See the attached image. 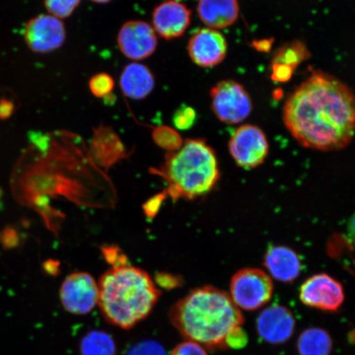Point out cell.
<instances>
[{"instance_id":"6da1fadb","label":"cell","mask_w":355,"mask_h":355,"mask_svg":"<svg viewBox=\"0 0 355 355\" xmlns=\"http://www.w3.org/2000/svg\"><path fill=\"white\" fill-rule=\"evenodd\" d=\"M283 121L306 148L343 149L355 135V94L333 75L313 71L287 97Z\"/></svg>"},{"instance_id":"7a4b0ae2","label":"cell","mask_w":355,"mask_h":355,"mask_svg":"<svg viewBox=\"0 0 355 355\" xmlns=\"http://www.w3.org/2000/svg\"><path fill=\"white\" fill-rule=\"evenodd\" d=\"M171 321L185 340L208 349H225V340L243 317L227 293L213 286L198 288L173 306Z\"/></svg>"},{"instance_id":"3957f363","label":"cell","mask_w":355,"mask_h":355,"mask_svg":"<svg viewBox=\"0 0 355 355\" xmlns=\"http://www.w3.org/2000/svg\"><path fill=\"white\" fill-rule=\"evenodd\" d=\"M98 287L105 320L124 330L144 320L161 295L145 270L128 264L112 266L102 275Z\"/></svg>"},{"instance_id":"277c9868","label":"cell","mask_w":355,"mask_h":355,"mask_svg":"<svg viewBox=\"0 0 355 355\" xmlns=\"http://www.w3.org/2000/svg\"><path fill=\"white\" fill-rule=\"evenodd\" d=\"M162 173L173 198L203 196L220 179L215 150L202 139L186 140L180 148L168 153Z\"/></svg>"},{"instance_id":"5b68a950","label":"cell","mask_w":355,"mask_h":355,"mask_svg":"<svg viewBox=\"0 0 355 355\" xmlns=\"http://www.w3.org/2000/svg\"><path fill=\"white\" fill-rule=\"evenodd\" d=\"M274 291L272 277L259 268H243L235 273L230 282V298L239 309L254 311L272 300Z\"/></svg>"},{"instance_id":"8992f818","label":"cell","mask_w":355,"mask_h":355,"mask_svg":"<svg viewBox=\"0 0 355 355\" xmlns=\"http://www.w3.org/2000/svg\"><path fill=\"white\" fill-rule=\"evenodd\" d=\"M211 107L220 121L226 124L241 123L250 116L252 101L250 93L234 80H223L211 89Z\"/></svg>"},{"instance_id":"52a82bcc","label":"cell","mask_w":355,"mask_h":355,"mask_svg":"<svg viewBox=\"0 0 355 355\" xmlns=\"http://www.w3.org/2000/svg\"><path fill=\"white\" fill-rule=\"evenodd\" d=\"M230 155L239 166L254 168L265 162L269 153L268 137L254 124H244L234 131L229 141Z\"/></svg>"},{"instance_id":"ba28073f","label":"cell","mask_w":355,"mask_h":355,"mask_svg":"<svg viewBox=\"0 0 355 355\" xmlns=\"http://www.w3.org/2000/svg\"><path fill=\"white\" fill-rule=\"evenodd\" d=\"M60 299L67 312L73 315H86L98 304V284L90 274H71L62 283Z\"/></svg>"},{"instance_id":"9c48e42d","label":"cell","mask_w":355,"mask_h":355,"mask_svg":"<svg viewBox=\"0 0 355 355\" xmlns=\"http://www.w3.org/2000/svg\"><path fill=\"white\" fill-rule=\"evenodd\" d=\"M300 299L308 307L336 312L345 300L343 285L325 273L313 275L300 288Z\"/></svg>"},{"instance_id":"30bf717a","label":"cell","mask_w":355,"mask_h":355,"mask_svg":"<svg viewBox=\"0 0 355 355\" xmlns=\"http://www.w3.org/2000/svg\"><path fill=\"white\" fill-rule=\"evenodd\" d=\"M24 37L31 51L37 54H47L63 46L66 29L62 19L51 15H41L26 24Z\"/></svg>"},{"instance_id":"8fae6325","label":"cell","mask_w":355,"mask_h":355,"mask_svg":"<svg viewBox=\"0 0 355 355\" xmlns=\"http://www.w3.org/2000/svg\"><path fill=\"white\" fill-rule=\"evenodd\" d=\"M117 43L124 56L139 62L148 59L157 51V34L148 22L128 21L119 31Z\"/></svg>"},{"instance_id":"7c38bea8","label":"cell","mask_w":355,"mask_h":355,"mask_svg":"<svg viewBox=\"0 0 355 355\" xmlns=\"http://www.w3.org/2000/svg\"><path fill=\"white\" fill-rule=\"evenodd\" d=\"M227 52V41L219 30L209 28L199 29L191 35L188 43L191 60L204 69L220 64Z\"/></svg>"},{"instance_id":"4fadbf2b","label":"cell","mask_w":355,"mask_h":355,"mask_svg":"<svg viewBox=\"0 0 355 355\" xmlns=\"http://www.w3.org/2000/svg\"><path fill=\"white\" fill-rule=\"evenodd\" d=\"M153 28L159 37L170 41L182 37L192 21V11L178 0H167L154 8Z\"/></svg>"},{"instance_id":"5bb4252c","label":"cell","mask_w":355,"mask_h":355,"mask_svg":"<svg viewBox=\"0 0 355 355\" xmlns=\"http://www.w3.org/2000/svg\"><path fill=\"white\" fill-rule=\"evenodd\" d=\"M291 311L282 305H272L261 311L257 319V330L266 343L279 345L291 338L295 329Z\"/></svg>"},{"instance_id":"9a60e30c","label":"cell","mask_w":355,"mask_h":355,"mask_svg":"<svg viewBox=\"0 0 355 355\" xmlns=\"http://www.w3.org/2000/svg\"><path fill=\"white\" fill-rule=\"evenodd\" d=\"M197 12L207 28L220 30L237 21L241 8L238 0H198Z\"/></svg>"},{"instance_id":"2e32d148","label":"cell","mask_w":355,"mask_h":355,"mask_svg":"<svg viewBox=\"0 0 355 355\" xmlns=\"http://www.w3.org/2000/svg\"><path fill=\"white\" fill-rule=\"evenodd\" d=\"M264 266L270 277L284 283L294 282L302 270L298 254L286 246L270 248L264 256Z\"/></svg>"},{"instance_id":"e0dca14e","label":"cell","mask_w":355,"mask_h":355,"mask_svg":"<svg viewBox=\"0 0 355 355\" xmlns=\"http://www.w3.org/2000/svg\"><path fill=\"white\" fill-rule=\"evenodd\" d=\"M123 94L132 100H144L154 90V74L148 66L133 62L124 67L119 78Z\"/></svg>"},{"instance_id":"ac0fdd59","label":"cell","mask_w":355,"mask_h":355,"mask_svg":"<svg viewBox=\"0 0 355 355\" xmlns=\"http://www.w3.org/2000/svg\"><path fill=\"white\" fill-rule=\"evenodd\" d=\"M297 348L300 355H330L333 343L327 331L321 328H309L301 333Z\"/></svg>"},{"instance_id":"d6986e66","label":"cell","mask_w":355,"mask_h":355,"mask_svg":"<svg viewBox=\"0 0 355 355\" xmlns=\"http://www.w3.org/2000/svg\"><path fill=\"white\" fill-rule=\"evenodd\" d=\"M82 355H115L116 346L107 333L92 331L83 337L80 344Z\"/></svg>"},{"instance_id":"ffe728a7","label":"cell","mask_w":355,"mask_h":355,"mask_svg":"<svg viewBox=\"0 0 355 355\" xmlns=\"http://www.w3.org/2000/svg\"><path fill=\"white\" fill-rule=\"evenodd\" d=\"M309 51L304 44L296 41L284 46L276 53L272 66L282 67L294 73L302 62L309 58Z\"/></svg>"},{"instance_id":"44dd1931","label":"cell","mask_w":355,"mask_h":355,"mask_svg":"<svg viewBox=\"0 0 355 355\" xmlns=\"http://www.w3.org/2000/svg\"><path fill=\"white\" fill-rule=\"evenodd\" d=\"M114 86V78L106 73L95 74L88 83L92 94L96 98L103 99L105 101H112L114 99L113 95Z\"/></svg>"},{"instance_id":"7402d4cb","label":"cell","mask_w":355,"mask_h":355,"mask_svg":"<svg viewBox=\"0 0 355 355\" xmlns=\"http://www.w3.org/2000/svg\"><path fill=\"white\" fill-rule=\"evenodd\" d=\"M81 1L82 0H44V3L51 15L64 19L73 15Z\"/></svg>"},{"instance_id":"603a6c76","label":"cell","mask_w":355,"mask_h":355,"mask_svg":"<svg viewBox=\"0 0 355 355\" xmlns=\"http://www.w3.org/2000/svg\"><path fill=\"white\" fill-rule=\"evenodd\" d=\"M153 139L159 146L171 152L180 148L182 146L181 137L176 131L168 126L155 128Z\"/></svg>"},{"instance_id":"cb8c5ba5","label":"cell","mask_w":355,"mask_h":355,"mask_svg":"<svg viewBox=\"0 0 355 355\" xmlns=\"http://www.w3.org/2000/svg\"><path fill=\"white\" fill-rule=\"evenodd\" d=\"M197 112L192 106L183 105L175 110L173 115V123L180 130H188L197 121Z\"/></svg>"},{"instance_id":"d4e9b609","label":"cell","mask_w":355,"mask_h":355,"mask_svg":"<svg viewBox=\"0 0 355 355\" xmlns=\"http://www.w3.org/2000/svg\"><path fill=\"white\" fill-rule=\"evenodd\" d=\"M248 343V337L245 331L241 327L234 328L230 333L225 340L226 348L230 349H243L245 347Z\"/></svg>"},{"instance_id":"484cf974","label":"cell","mask_w":355,"mask_h":355,"mask_svg":"<svg viewBox=\"0 0 355 355\" xmlns=\"http://www.w3.org/2000/svg\"><path fill=\"white\" fill-rule=\"evenodd\" d=\"M171 355H207L205 348L193 341L185 340L173 349Z\"/></svg>"},{"instance_id":"4316f807","label":"cell","mask_w":355,"mask_h":355,"mask_svg":"<svg viewBox=\"0 0 355 355\" xmlns=\"http://www.w3.org/2000/svg\"><path fill=\"white\" fill-rule=\"evenodd\" d=\"M128 355H166L161 345L155 343H145L132 348Z\"/></svg>"},{"instance_id":"83f0119b","label":"cell","mask_w":355,"mask_h":355,"mask_svg":"<svg viewBox=\"0 0 355 355\" xmlns=\"http://www.w3.org/2000/svg\"><path fill=\"white\" fill-rule=\"evenodd\" d=\"M103 252L105 259H107L110 263H112L113 266H115V261H117V266L127 264L125 263V257L121 256V254H119V251L114 250L113 247L105 248Z\"/></svg>"},{"instance_id":"f1b7e54d","label":"cell","mask_w":355,"mask_h":355,"mask_svg":"<svg viewBox=\"0 0 355 355\" xmlns=\"http://www.w3.org/2000/svg\"><path fill=\"white\" fill-rule=\"evenodd\" d=\"M17 241V235L12 230H8L7 232L3 233V243L6 244L7 247L15 246Z\"/></svg>"},{"instance_id":"f546056e","label":"cell","mask_w":355,"mask_h":355,"mask_svg":"<svg viewBox=\"0 0 355 355\" xmlns=\"http://www.w3.org/2000/svg\"><path fill=\"white\" fill-rule=\"evenodd\" d=\"M347 230L350 241H352L355 246V213L352 217H350L348 222Z\"/></svg>"},{"instance_id":"4dcf8cb0","label":"cell","mask_w":355,"mask_h":355,"mask_svg":"<svg viewBox=\"0 0 355 355\" xmlns=\"http://www.w3.org/2000/svg\"><path fill=\"white\" fill-rule=\"evenodd\" d=\"M91 1L96 3L104 4V3H108L111 2V1H112V0H91Z\"/></svg>"}]
</instances>
